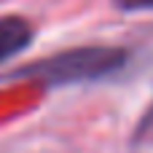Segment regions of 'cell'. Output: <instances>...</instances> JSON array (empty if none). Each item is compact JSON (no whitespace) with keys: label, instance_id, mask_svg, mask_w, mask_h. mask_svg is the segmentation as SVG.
<instances>
[{"label":"cell","instance_id":"1","mask_svg":"<svg viewBox=\"0 0 153 153\" xmlns=\"http://www.w3.org/2000/svg\"><path fill=\"white\" fill-rule=\"evenodd\" d=\"M126 62V51L116 46H81L62 54H54L48 59L32 62L22 70H16L19 78H38L43 83H78V81H97L116 70H121Z\"/></svg>","mask_w":153,"mask_h":153},{"label":"cell","instance_id":"2","mask_svg":"<svg viewBox=\"0 0 153 153\" xmlns=\"http://www.w3.org/2000/svg\"><path fill=\"white\" fill-rule=\"evenodd\" d=\"M32 40V27L22 16H0V65L24 51Z\"/></svg>","mask_w":153,"mask_h":153},{"label":"cell","instance_id":"3","mask_svg":"<svg viewBox=\"0 0 153 153\" xmlns=\"http://www.w3.org/2000/svg\"><path fill=\"white\" fill-rule=\"evenodd\" d=\"M113 3L124 11H148V8H153V0H113Z\"/></svg>","mask_w":153,"mask_h":153}]
</instances>
